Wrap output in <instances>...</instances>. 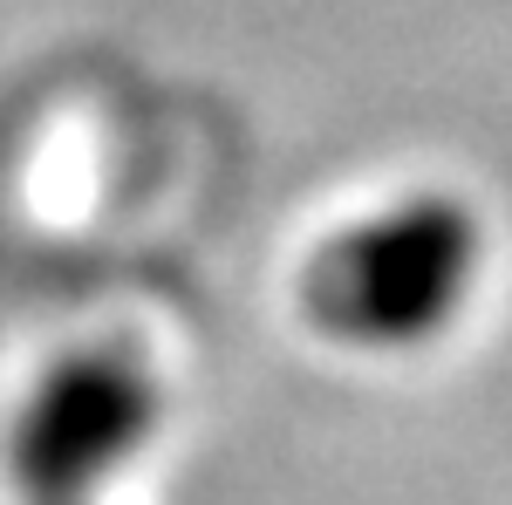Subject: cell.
<instances>
[{
  "label": "cell",
  "instance_id": "obj_2",
  "mask_svg": "<svg viewBox=\"0 0 512 505\" xmlns=\"http://www.w3.org/2000/svg\"><path fill=\"white\" fill-rule=\"evenodd\" d=\"M158 430V383L130 349L62 355L21 403L7 471L21 505H89L103 478Z\"/></svg>",
  "mask_w": 512,
  "mask_h": 505
},
{
  "label": "cell",
  "instance_id": "obj_1",
  "mask_svg": "<svg viewBox=\"0 0 512 505\" xmlns=\"http://www.w3.org/2000/svg\"><path fill=\"white\" fill-rule=\"evenodd\" d=\"M472 267L478 219L458 198L424 192L328 239L308 260L301 301H308V321L335 342L410 349L451 321V308L472 287Z\"/></svg>",
  "mask_w": 512,
  "mask_h": 505
}]
</instances>
